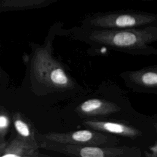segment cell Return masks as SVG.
I'll return each mask as SVG.
<instances>
[{"mask_svg": "<svg viewBox=\"0 0 157 157\" xmlns=\"http://www.w3.org/2000/svg\"><path fill=\"white\" fill-rule=\"evenodd\" d=\"M140 1H151L153 0H140Z\"/></svg>", "mask_w": 157, "mask_h": 157, "instance_id": "8fae6325", "label": "cell"}, {"mask_svg": "<svg viewBox=\"0 0 157 157\" xmlns=\"http://www.w3.org/2000/svg\"><path fill=\"white\" fill-rule=\"evenodd\" d=\"M74 37L93 46H102L131 55H156L157 26L125 29H96L82 26L71 30Z\"/></svg>", "mask_w": 157, "mask_h": 157, "instance_id": "6da1fadb", "label": "cell"}, {"mask_svg": "<svg viewBox=\"0 0 157 157\" xmlns=\"http://www.w3.org/2000/svg\"><path fill=\"white\" fill-rule=\"evenodd\" d=\"M42 149L58 152L69 156L82 157H140L142 151L136 147L94 146L63 144L40 140Z\"/></svg>", "mask_w": 157, "mask_h": 157, "instance_id": "277c9868", "label": "cell"}, {"mask_svg": "<svg viewBox=\"0 0 157 157\" xmlns=\"http://www.w3.org/2000/svg\"><path fill=\"white\" fill-rule=\"evenodd\" d=\"M156 22L157 15L155 13L121 10L89 15L81 21L80 26L96 29H125L156 25Z\"/></svg>", "mask_w": 157, "mask_h": 157, "instance_id": "7a4b0ae2", "label": "cell"}, {"mask_svg": "<svg viewBox=\"0 0 157 157\" xmlns=\"http://www.w3.org/2000/svg\"><path fill=\"white\" fill-rule=\"evenodd\" d=\"M37 138L63 144L105 147L117 145L120 141L118 137L111 134L91 129L67 132H50L44 134H38Z\"/></svg>", "mask_w": 157, "mask_h": 157, "instance_id": "5b68a950", "label": "cell"}, {"mask_svg": "<svg viewBox=\"0 0 157 157\" xmlns=\"http://www.w3.org/2000/svg\"><path fill=\"white\" fill-rule=\"evenodd\" d=\"M34 70L39 82L48 88L63 91L74 86L73 80L54 57L50 42L36 51Z\"/></svg>", "mask_w": 157, "mask_h": 157, "instance_id": "3957f363", "label": "cell"}, {"mask_svg": "<svg viewBox=\"0 0 157 157\" xmlns=\"http://www.w3.org/2000/svg\"><path fill=\"white\" fill-rule=\"evenodd\" d=\"M75 110L82 117H92L109 115L120 111L121 107L114 102L93 98L83 102Z\"/></svg>", "mask_w": 157, "mask_h": 157, "instance_id": "ba28073f", "label": "cell"}, {"mask_svg": "<svg viewBox=\"0 0 157 157\" xmlns=\"http://www.w3.org/2000/svg\"><path fill=\"white\" fill-rule=\"evenodd\" d=\"M8 118L3 115H0V129L6 128L9 125Z\"/></svg>", "mask_w": 157, "mask_h": 157, "instance_id": "30bf717a", "label": "cell"}, {"mask_svg": "<svg viewBox=\"0 0 157 157\" xmlns=\"http://www.w3.org/2000/svg\"><path fill=\"white\" fill-rule=\"evenodd\" d=\"M120 76L124 80L127 86L132 89L147 93H156L157 68L150 66L137 71L121 73Z\"/></svg>", "mask_w": 157, "mask_h": 157, "instance_id": "8992f818", "label": "cell"}, {"mask_svg": "<svg viewBox=\"0 0 157 157\" xmlns=\"http://www.w3.org/2000/svg\"><path fill=\"white\" fill-rule=\"evenodd\" d=\"M14 126L18 133L22 137L27 139L29 143L39 146L34 137V132H33L31 128L26 122L20 118H17L14 121Z\"/></svg>", "mask_w": 157, "mask_h": 157, "instance_id": "9c48e42d", "label": "cell"}, {"mask_svg": "<svg viewBox=\"0 0 157 157\" xmlns=\"http://www.w3.org/2000/svg\"><path fill=\"white\" fill-rule=\"evenodd\" d=\"M82 123L85 127L91 129L130 139H136L142 136V132L140 130L123 123L86 119L82 121Z\"/></svg>", "mask_w": 157, "mask_h": 157, "instance_id": "52a82bcc", "label": "cell"}]
</instances>
